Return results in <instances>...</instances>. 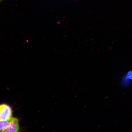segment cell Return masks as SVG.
Here are the masks:
<instances>
[{"mask_svg":"<svg viewBox=\"0 0 132 132\" xmlns=\"http://www.w3.org/2000/svg\"><path fill=\"white\" fill-rule=\"evenodd\" d=\"M19 130V120L17 118L12 117L1 132H18Z\"/></svg>","mask_w":132,"mask_h":132,"instance_id":"obj_2","label":"cell"},{"mask_svg":"<svg viewBox=\"0 0 132 132\" xmlns=\"http://www.w3.org/2000/svg\"><path fill=\"white\" fill-rule=\"evenodd\" d=\"M3 0H0V3H1V2Z\"/></svg>","mask_w":132,"mask_h":132,"instance_id":"obj_4","label":"cell"},{"mask_svg":"<svg viewBox=\"0 0 132 132\" xmlns=\"http://www.w3.org/2000/svg\"><path fill=\"white\" fill-rule=\"evenodd\" d=\"M11 107L6 104L0 105V121L9 120L12 118Z\"/></svg>","mask_w":132,"mask_h":132,"instance_id":"obj_1","label":"cell"},{"mask_svg":"<svg viewBox=\"0 0 132 132\" xmlns=\"http://www.w3.org/2000/svg\"><path fill=\"white\" fill-rule=\"evenodd\" d=\"M9 120L6 121H0V131H1L6 126Z\"/></svg>","mask_w":132,"mask_h":132,"instance_id":"obj_3","label":"cell"}]
</instances>
